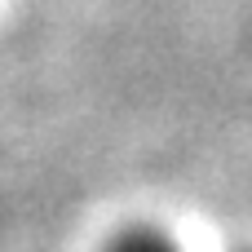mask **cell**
Returning a JSON list of instances; mask_svg holds the SVG:
<instances>
[{
	"label": "cell",
	"instance_id": "obj_1",
	"mask_svg": "<svg viewBox=\"0 0 252 252\" xmlns=\"http://www.w3.org/2000/svg\"><path fill=\"white\" fill-rule=\"evenodd\" d=\"M111 252H173L155 230H128L124 239H115L111 244Z\"/></svg>",
	"mask_w": 252,
	"mask_h": 252
}]
</instances>
